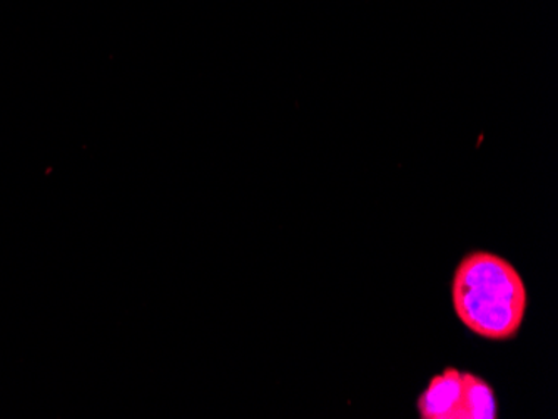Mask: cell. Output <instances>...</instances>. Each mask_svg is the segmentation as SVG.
Returning a JSON list of instances; mask_svg holds the SVG:
<instances>
[{
    "label": "cell",
    "mask_w": 558,
    "mask_h": 419,
    "mask_svg": "<svg viewBox=\"0 0 558 419\" xmlns=\"http://www.w3.org/2000/svg\"><path fill=\"white\" fill-rule=\"evenodd\" d=\"M451 305L460 323L476 336L509 341L522 330L529 293L512 262L494 252L473 251L454 269Z\"/></svg>",
    "instance_id": "1"
},
{
    "label": "cell",
    "mask_w": 558,
    "mask_h": 419,
    "mask_svg": "<svg viewBox=\"0 0 558 419\" xmlns=\"http://www.w3.org/2000/svg\"><path fill=\"white\" fill-rule=\"evenodd\" d=\"M462 398V371L447 368L435 374L426 390L420 394L418 408L422 419H457Z\"/></svg>",
    "instance_id": "2"
},
{
    "label": "cell",
    "mask_w": 558,
    "mask_h": 419,
    "mask_svg": "<svg viewBox=\"0 0 558 419\" xmlns=\"http://www.w3.org/2000/svg\"><path fill=\"white\" fill-rule=\"evenodd\" d=\"M498 403L494 387L473 373H462V398L457 419H497Z\"/></svg>",
    "instance_id": "3"
}]
</instances>
